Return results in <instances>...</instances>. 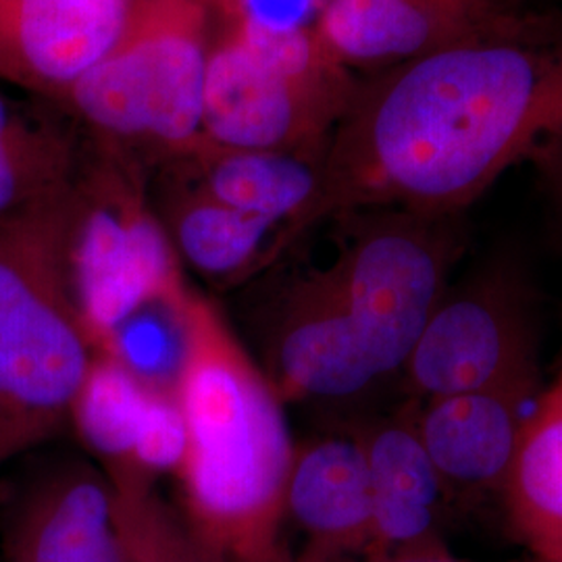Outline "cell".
<instances>
[{"instance_id": "1", "label": "cell", "mask_w": 562, "mask_h": 562, "mask_svg": "<svg viewBox=\"0 0 562 562\" xmlns=\"http://www.w3.org/2000/svg\"><path fill=\"white\" fill-rule=\"evenodd\" d=\"M232 292L227 319L262 375L315 427L401 398L402 373L469 244L464 215L394 206L334 213Z\"/></svg>"}, {"instance_id": "2", "label": "cell", "mask_w": 562, "mask_h": 562, "mask_svg": "<svg viewBox=\"0 0 562 562\" xmlns=\"http://www.w3.org/2000/svg\"><path fill=\"white\" fill-rule=\"evenodd\" d=\"M561 130L562 18L525 9L359 76L327 144L313 227L364 206L464 215Z\"/></svg>"}, {"instance_id": "3", "label": "cell", "mask_w": 562, "mask_h": 562, "mask_svg": "<svg viewBox=\"0 0 562 562\" xmlns=\"http://www.w3.org/2000/svg\"><path fill=\"white\" fill-rule=\"evenodd\" d=\"M173 394L183 454L173 475L183 519L227 562H290L285 490L296 438L285 404L225 311L194 288L181 313Z\"/></svg>"}, {"instance_id": "4", "label": "cell", "mask_w": 562, "mask_h": 562, "mask_svg": "<svg viewBox=\"0 0 562 562\" xmlns=\"http://www.w3.org/2000/svg\"><path fill=\"white\" fill-rule=\"evenodd\" d=\"M69 194L0 223V469L69 431L99 355L65 278Z\"/></svg>"}, {"instance_id": "5", "label": "cell", "mask_w": 562, "mask_h": 562, "mask_svg": "<svg viewBox=\"0 0 562 562\" xmlns=\"http://www.w3.org/2000/svg\"><path fill=\"white\" fill-rule=\"evenodd\" d=\"M211 42L199 0H136L120 41L55 106L148 171L192 155L211 144L202 127Z\"/></svg>"}, {"instance_id": "6", "label": "cell", "mask_w": 562, "mask_h": 562, "mask_svg": "<svg viewBox=\"0 0 562 562\" xmlns=\"http://www.w3.org/2000/svg\"><path fill=\"white\" fill-rule=\"evenodd\" d=\"M63 261L69 294L101 352H113L125 323L153 308L180 311L192 290L148 199V169L83 132Z\"/></svg>"}, {"instance_id": "7", "label": "cell", "mask_w": 562, "mask_h": 562, "mask_svg": "<svg viewBox=\"0 0 562 562\" xmlns=\"http://www.w3.org/2000/svg\"><path fill=\"white\" fill-rule=\"evenodd\" d=\"M359 76L323 46L313 25L271 32L229 20L211 42L202 127L232 150H323Z\"/></svg>"}, {"instance_id": "8", "label": "cell", "mask_w": 562, "mask_h": 562, "mask_svg": "<svg viewBox=\"0 0 562 562\" xmlns=\"http://www.w3.org/2000/svg\"><path fill=\"white\" fill-rule=\"evenodd\" d=\"M538 308L527 271L510 255H494L450 281L406 361L401 398L508 392L536 401Z\"/></svg>"}, {"instance_id": "9", "label": "cell", "mask_w": 562, "mask_h": 562, "mask_svg": "<svg viewBox=\"0 0 562 562\" xmlns=\"http://www.w3.org/2000/svg\"><path fill=\"white\" fill-rule=\"evenodd\" d=\"M44 448L0 482V562H120L109 475L81 448Z\"/></svg>"}, {"instance_id": "10", "label": "cell", "mask_w": 562, "mask_h": 562, "mask_svg": "<svg viewBox=\"0 0 562 562\" xmlns=\"http://www.w3.org/2000/svg\"><path fill=\"white\" fill-rule=\"evenodd\" d=\"M367 461L373 533L367 561L443 557L446 522L454 510L417 427V402L396 401L346 425Z\"/></svg>"}, {"instance_id": "11", "label": "cell", "mask_w": 562, "mask_h": 562, "mask_svg": "<svg viewBox=\"0 0 562 562\" xmlns=\"http://www.w3.org/2000/svg\"><path fill=\"white\" fill-rule=\"evenodd\" d=\"M373 501L361 442L346 425L299 438L285 490L283 540L290 562H364Z\"/></svg>"}, {"instance_id": "12", "label": "cell", "mask_w": 562, "mask_h": 562, "mask_svg": "<svg viewBox=\"0 0 562 562\" xmlns=\"http://www.w3.org/2000/svg\"><path fill=\"white\" fill-rule=\"evenodd\" d=\"M525 9V0H325L313 27L334 59L367 76L477 36Z\"/></svg>"}, {"instance_id": "13", "label": "cell", "mask_w": 562, "mask_h": 562, "mask_svg": "<svg viewBox=\"0 0 562 562\" xmlns=\"http://www.w3.org/2000/svg\"><path fill=\"white\" fill-rule=\"evenodd\" d=\"M69 431L104 471L161 483L183 454V419L173 390L148 382L117 355L101 352L71 413Z\"/></svg>"}, {"instance_id": "14", "label": "cell", "mask_w": 562, "mask_h": 562, "mask_svg": "<svg viewBox=\"0 0 562 562\" xmlns=\"http://www.w3.org/2000/svg\"><path fill=\"white\" fill-rule=\"evenodd\" d=\"M136 0H0V81L57 104L120 41Z\"/></svg>"}, {"instance_id": "15", "label": "cell", "mask_w": 562, "mask_h": 562, "mask_svg": "<svg viewBox=\"0 0 562 562\" xmlns=\"http://www.w3.org/2000/svg\"><path fill=\"white\" fill-rule=\"evenodd\" d=\"M148 199L183 271L194 273L215 296L240 290L296 241L280 223L211 199L173 161L148 171Z\"/></svg>"}, {"instance_id": "16", "label": "cell", "mask_w": 562, "mask_h": 562, "mask_svg": "<svg viewBox=\"0 0 562 562\" xmlns=\"http://www.w3.org/2000/svg\"><path fill=\"white\" fill-rule=\"evenodd\" d=\"M508 392H464L417 402V427L454 508L503 501L525 404Z\"/></svg>"}, {"instance_id": "17", "label": "cell", "mask_w": 562, "mask_h": 562, "mask_svg": "<svg viewBox=\"0 0 562 562\" xmlns=\"http://www.w3.org/2000/svg\"><path fill=\"white\" fill-rule=\"evenodd\" d=\"M323 150H232L206 144L171 161L211 199L288 227L299 240L313 227L322 194ZM161 165V162H159Z\"/></svg>"}, {"instance_id": "18", "label": "cell", "mask_w": 562, "mask_h": 562, "mask_svg": "<svg viewBox=\"0 0 562 562\" xmlns=\"http://www.w3.org/2000/svg\"><path fill=\"white\" fill-rule=\"evenodd\" d=\"M80 146V127L55 104L0 90V223L69 194Z\"/></svg>"}, {"instance_id": "19", "label": "cell", "mask_w": 562, "mask_h": 562, "mask_svg": "<svg viewBox=\"0 0 562 562\" xmlns=\"http://www.w3.org/2000/svg\"><path fill=\"white\" fill-rule=\"evenodd\" d=\"M503 504L538 561L562 562V364L525 415Z\"/></svg>"}, {"instance_id": "20", "label": "cell", "mask_w": 562, "mask_h": 562, "mask_svg": "<svg viewBox=\"0 0 562 562\" xmlns=\"http://www.w3.org/2000/svg\"><path fill=\"white\" fill-rule=\"evenodd\" d=\"M113 483L120 562H227L169 503L159 483L125 471H104Z\"/></svg>"}, {"instance_id": "21", "label": "cell", "mask_w": 562, "mask_h": 562, "mask_svg": "<svg viewBox=\"0 0 562 562\" xmlns=\"http://www.w3.org/2000/svg\"><path fill=\"white\" fill-rule=\"evenodd\" d=\"M325 0H232L225 15L271 32H294L313 25Z\"/></svg>"}, {"instance_id": "22", "label": "cell", "mask_w": 562, "mask_h": 562, "mask_svg": "<svg viewBox=\"0 0 562 562\" xmlns=\"http://www.w3.org/2000/svg\"><path fill=\"white\" fill-rule=\"evenodd\" d=\"M529 161L533 162L538 171L546 201L550 204V211L562 236V130L542 142L533 150Z\"/></svg>"}, {"instance_id": "23", "label": "cell", "mask_w": 562, "mask_h": 562, "mask_svg": "<svg viewBox=\"0 0 562 562\" xmlns=\"http://www.w3.org/2000/svg\"><path fill=\"white\" fill-rule=\"evenodd\" d=\"M375 562H464L452 559L450 554L443 557H417V559H394V561H375Z\"/></svg>"}, {"instance_id": "24", "label": "cell", "mask_w": 562, "mask_h": 562, "mask_svg": "<svg viewBox=\"0 0 562 562\" xmlns=\"http://www.w3.org/2000/svg\"><path fill=\"white\" fill-rule=\"evenodd\" d=\"M199 2H202L206 9H209V4H217L225 13H227L229 7H232V0H199Z\"/></svg>"}]
</instances>
